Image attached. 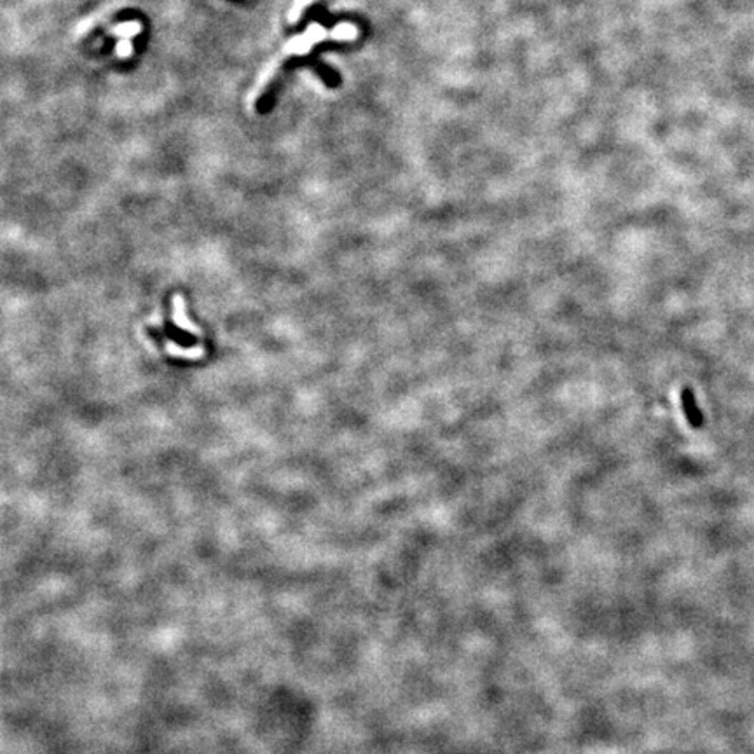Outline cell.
I'll return each instance as SVG.
<instances>
[{"instance_id":"obj_1","label":"cell","mask_w":754,"mask_h":754,"mask_svg":"<svg viewBox=\"0 0 754 754\" xmlns=\"http://www.w3.org/2000/svg\"><path fill=\"white\" fill-rule=\"evenodd\" d=\"M681 405H683V413L684 416H686V420H688L690 426L693 428L702 426L704 414L699 408V405H697L695 395H693V391L690 390V388H683V390H681Z\"/></svg>"},{"instance_id":"obj_3","label":"cell","mask_w":754,"mask_h":754,"mask_svg":"<svg viewBox=\"0 0 754 754\" xmlns=\"http://www.w3.org/2000/svg\"><path fill=\"white\" fill-rule=\"evenodd\" d=\"M310 2H311V0H299L297 6H295V8L292 9V15H290V19H292V21H294V19H297L299 16H301L302 9H304L305 6L310 4Z\"/></svg>"},{"instance_id":"obj_2","label":"cell","mask_w":754,"mask_h":754,"mask_svg":"<svg viewBox=\"0 0 754 754\" xmlns=\"http://www.w3.org/2000/svg\"><path fill=\"white\" fill-rule=\"evenodd\" d=\"M358 35V30L355 25H350V23H341L339 26H335L334 30H332V37L337 39V41H351V39H355Z\"/></svg>"},{"instance_id":"obj_4","label":"cell","mask_w":754,"mask_h":754,"mask_svg":"<svg viewBox=\"0 0 754 754\" xmlns=\"http://www.w3.org/2000/svg\"><path fill=\"white\" fill-rule=\"evenodd\" d=\"M117 53L121 56H128L131 53V46H129V39H122L121 44L117 46Z\"/></svg>"}]
</instances>
